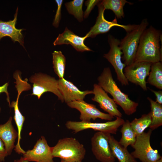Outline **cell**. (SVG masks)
<instances>
[{
  "mask_svg": "<svg viewBox=\"0 0 162 162\" xmlns=\"http://www.w3.org/2000/svg\"><path fill=\"white\" fill-rule=\"evenodd\" d=\"M161 36V31L152 26L146 28L141 37L134 62L151 63L162 62V49L160 44Z\"/></svg>",
  "mask_w": 162,
  "mask_h": 162,
  "instance_id": "obj_1",
  "label": "cell"
},
{
  "mask_svg": "<svg viewBox=\"0 0 162 162\" xmlns=\"http://www.w3.org/2000/svg\"><path fill=\"white\" fill-rule=\"evenodd\" d=\"M97 79L98 84L112 96L116 103L121 106L126 114L130 115L136 112L138 103L130 100L128 95L118 87L109 68H104Z\"/></svg>",
  "mask_w": 162,
  "mask_h": 162,
  "instance_id": "obj_2",
  "label": "cell"
},
{
  "mask_svg": "<svg viewBox=\"0 0 162 162\" xmlns=\"http://www.w3.org/2000/svg\"><path fill=\"white\" fill-rule=\"evenodd\" d=\"M52 148L54 158H59L68 162L82 161L86 153L84 146L73 137L60 139Z\"/></svg>",
  "mask_w": 162,
  "mask_h": 162,
  "instance_id": "obj_3",
  "label": "cell"
},
{
  "mask_svg": "<svg viewBox=\"0 0 162 162\" xmlns=\"http://www.w3.org/2000/svg\"><path fill=\"white\" fill-rule=\"evenodd\" d=\"M148 25L146 19L127 32L126 36L120 41V47L123 52L122 57L126 66L134 62L141 37Z\"/></svg>",
  "mask_w": 162,
  "mask_h": 162,
  "instance_id": "obj_4",
  "label": "cell"
},
{
  "mask_svg": "<svg viewBox=\"0 0 162 162\" xmlns=\"http://www.w3.org/2000/svg\"><path fill=\"white\" fill-rule=\"evenodd\" d=\"M152 131L150 129L147 133L144 132L137 136L135 142L131 146L134 151L130 153L141 162H156L162 158L158 151L151 146L150 139Z\"/></svg>",
  "mask_w": 162,
  "mask_h": 162,
  "instance_id": "obj_5",
  "label": "cell"
},
{
  "mask_svg": "<svg viewBox=\"0 0 162 162\" xmlns=\"http://www.w3.org/2000/svg\"><path fill=\"white\" fill-rule=\"evenodd\" d=\"M116 117V119L114 121L104 123L68 121L66 122L65 125L68 129L72 130L75 133L91 129L98 131L116 134L118 128L122 125L125 121L122 118Z\"/></svg>",
  "mask_w": 162,
  "mask_h": 162,
  "instance_id": "obj_6",
  "label": "cell"
},
{
  "mask_svg": "<svg viewBox=\"0 0 162 162\" xmlns=\"http://www.w3.org/2000/svg\"><path fill=\"white\" fill-rule=\"evenodd\" d=\"M29 80L33 83L32 95L36 96L39 99L44 93L50 92L57 96L62 102H64L63 96L58 89V80L54 77L40 73L33 75Z\"/></svg>",
  "mask_w": 162,
  "mask_h": 162,
  "instance_id": "obj_7",
  "label": "cell"
},
{
  "mask_svg": "<svg viewBox=\"0 0 162 162\" xmlns=\"http://www.w3.org/2000/svg\"><path fill=\"white\" fill-rule=\"evenodd\" d=\"M120 41L112 35L108 36V42L110 49L109 52L104 54V57L112 64L116 72L117 79L122 86L129 85V82L124 75L123 69L126 65L122 61L123 52L120 47Z\"/></svg>",
  "mask_w": 162,
  "mask_h": 162,
  "instance_id": "obj_8",
  "label": "cell"
},
{
  "mask_svg": "<svg viewBox=\"0 0 162 162\" xmlns=\"http://www.w3.org/2000/svg\"><path fill=\"white\" fill-rule=\"evenodd\" d=\"M110 134L98 131L91 138L92 152L96 159L101 162H115V161L109 142Z\"/></svg>",
  "mask_w": 162,
  "mask_h": 162,
  "instance_id": "obj_9",
  "label": "cell"
},
{
  "mask_svg": "<svg viewBox=\"0 0 162 162\" xmlns=\"http://www.w3.org/2000/svg\"><path fill=\"white\" fill-rule=\"evenodd\" d=\"M151 63L145 62H134L124 68V73L128 81L139 86L147 91L146 81L150 70Z\"/></svg>",
  "mask_w": 162,
  "mask_h": 162,
  "instance_id": "obj_10",
  "label": "cell"
},
{
  "mask_svg": "<svg viewBox=\"0 0 162 162\" xmlns=\"http://www.w3.org/2000/svg\"><path fill=\"white\" fill-rule=\"evenodd\" d=\"M100 1L97 4L98 7V16L94 25L91 27L89 32L86 35L87 38H94L97 35L106 33L114 26H118L123 28L126 32L132 29L136 25H124L119 24L117 19H115L111 21L106 20L104 17V13L105 9L101 4Z\"/></svg>",
  "mask_w": 162,
  "mask_h": 162,
  "instance_id": "obj_11",
  "label": "cell"
},
{
  "mask_svg": "<svg viewBox=\"0 0 162 162\" xmlns=\"http://www.w3.org/2000/svg\"><path fill=\"white\" fill-rule=\"evenodd\" d=\"M67 104L80 112V118L81 121L90 122L91 119L94 120L97 118L111 121L114 118L111 115L100 111L94 104L88 103L83 100L74 101Z\"/></svg>",
  "mask_w": 162,
  "mask_h": 162,
  "instance_id": "obj_12",
  "label": "cell"
},
{
  "mask_svg": "<svg viewBox=\"0 0 162 162\" xmlns=\"http://www.w3.org/2000/svg\"><path fill=\"white\" fill-rule=\"evenodd\" d=\"M52 151V148L48 145L45 137L42 136L33 148L26 152L22 157L28 162H54Z\"/></svg>",
  "mask_w": 162,
  "mask_h": 162,
  "instance_id": "obj_13",
  "label": "cell"
},
{
  "mask_svg": "<svg viewBox=\"0 0 162 162\" xmlns=\"http://www.w3.org/2000/svg\"><path fill=\"white\" fill-rule=\"evenodd\" d=\"M94 97L92 100L98 103L100 108L113 116L122 118V114L113 99L98 84H94L92 90Z\"/></svg>",
  "mask_w": 162,
  "mask_h": 162,
  "instance_id": "obj_14",
  "label": "cell"
},
{
  "mask_svg": "<svg viewBox=\"0 0 162 162\" xmlns=\"http://www.w3.org/2000/svg\"><path fill=\"white\" fill-rule=\"evenodd\" d=\"M58 81L59 90L63 96L64 102L66 103L83 100L87 95L93 94L92 90H80L72 82L64 78L59 79Z\"/></svg>",
  "mask_w": 162,
  "mask_h": 162,
  "instance_id": "obj_15",
  "label": "cell"
},
{
  "mask_svg": "<svg viewBox=\"0 0 162 162\" xmlns=\"http://www.w3.org/2000/svg\"><path fill=\"white\" fill-rule=\"evenodd\" d=\"M86 38V35L83 37L79 36L66 27L64 32L58 35L53 44L54 46L70 44L78 52L92 51L84 44V40Z\"/></svg>",
  "mask_w": 162,
  "mask_h": 162,
  "instance_id": "obj_16",
  "label": "cell"
},
{
  "mask_svg": "<svg viewBox=\"0 0 162 162\" xmlns=\"http://www.w3.org/2000/svg\"><path fill=\"white\" fill-rule=\"evenodd\" d=\"M18 8L16 10L13 20L3 21L0 20V40L3 37L8 36L15 42L17 41L24 48L23 36L21 33L23 29L16 28L15 27L17 21Z\"/></svg>",
  "mask_w": 162,
  "mask_h": 162,
  "instance_id": "obj_17",
  "label": "cell"
},
{
  "mask_svg": "<svg viewBox=\"0 0 162 162\" xmlns=\"http://www.w3.org/2000/svg\"><path fill=\"white\" fill-rule=\"evenodd\" d=\"M12 117H10L4 124L0 125V139L4 142L8 155H10L15 147L14 142L18 136V132L12 124Z\"/></svg>",
  "mask_w": 162,
  "mask_h": 162,
  "instance_id": "obj_18",
  "label": "cell"
},
{
  "mask_svg": "<svg viewBox=\"0 0 162 162\" xmlns=\"http://www.w3.org/2000/svg\"><path fill=\"white\" fill-rule=\"evenodd\" d=\"M109 142L113 156L117 158L119 162H138L127 148L121 145L111 134L109 136Z\"/></svg>",
  "mask_w": 162,
  "mask_h": 162,
  "instance_id": "obj_19",
  "label": "cell"
},
{
  "mask_svg": "<svg viewBox=\"0 0 162 162\" xmlns=\"http://www.w3.org/2000/svg\"><path fill=\"white\" fill-rule=\"evenodd\" d=\"M20 92H18L16 101H12L10 104L9 106L11 108H14V119L16 124L18 131V139L17 144L15 146L14 150L16 153L18 154H23L25 153L26 152L21 148L20 145V141L21 139V132L25 120V118L21 113L18 107V99Z\"/></svg>",
  "mask_w": 162,
  "mask_h": 162,
  "instance_id": "obj_20",
  "label": "cell"
},
{
  "mask_svg": "<svg viewBox=\"0 0 162 162\" xmlns=\"http://www.w3.org/2000/svg\"><path fill=\"white\" fill-rule=\"evenodd\" d=\"M147 99L150 104L151 123L149 127L152 130L162 125V105L150 97Z\"/></svg>",
  "mask_w": 162,
  "mask_h": 162,
  "instance_id": "obj_21",
  "label": "cell"
},
{
  "mask_svg": "<svg viewBox=\"0 0 162 162\" xmlns=\"http://www.w3.org/2000/svg\"><path fill=\"white\" fill-rule=\"evenodd\" d=\"M122 126L120 130L122 137L118 142L124 147L127 148L129 145L131 146L134 143L136 136L128 120L124 121Z\"/></svg>",
  "mask_w": 162,
  "mask_h": 162,
  "instance_id": "obj_22",
  "label": "cell"
},
{
  "mask_svg": "<svg viewBox=\"0 0 162 162\" xmlns=\"http://www.w3.org/2000/svg\"><path fill=\"white\" fill-rule=\"evenodd\" d=\"M147 82L156 88L162 89V63L159 62L152 64Z\"/></svg>",
  "mask_w": 162,
  "mask_h": 162,
  "instance_id": "obj_23",
  "label": "cell"
},
{
  "mask_svg": "<svg viewBox=\"0 0 162 162\" xmlns=\"http://www.w3.org/2000/svg\"><path fill=\"white\" fill-rule=\"evenodd\" d=\"M100 2L105 10H112L118 19L124 17L123 7L125 4H132L125 0H104L100 1Z\"/></svg>",
  "mask_w": 162,
  "mask_h": 162,
  "instance_id": "obj_24",
  "label": "cell"
},
{
  "mask_svg": "<svg viewBox=\"0 0 162 162\" xmlns=\"http://www.w3.org/2000/svg\"><path fill=\"white\" fill-rule=\"evenodd\" d=\"M151 112L142 115L138 118H135L130 122L131 127L136 136L144 132L151 123Z\"/></svg>",
  "mask_w": 162,
  "mask_h": 162,
  "instance_id": "obj_25",
  "label": "cell"
},
{
  "mask_svg": "<svg viewBox=\"0 0 162 162\" xmlns=\"http://www.w3.org/2000/svg\"><path fill=\"white\" fill-rule=\"evenodd\" d=\"M52 55L54 72L59 79L63 78L66 64L65 57L61 51H55Z\"/></svg>",
  "mask_w": 162,
  "mask_h": 162,
  "instance_id": "obj_26",
  "label": "cell"
},
{
  "mask_svg": "<svg viewBox=\"0 0 162 162\" xmlns=\"http://www.w3.org/2000/svg\"><path fill=\"white\" fill-rule=\"evenodd\" d=\"M84 1L83 0H74L65 4L69 14L73 15L80 22L83 20L82 7Z\"/></svg>",
  "mask_w": 162,
  "mask_h": 162,
  "instance_id": "obj_27",
  "label": "cell"
},
{
  "mask_svg": "<svg viewBox=\"0 0 162 162\" xmlns=\"http://www.w3.org/2000/svg\"><path fill=\"white\" fill-rule=\"evenodd\" d=\"M55 1L57 5V8L52 24L55 27L57 28L59 26L61 18V10L63 0H56Z\"/></svg>",
  "mask_w": 162,
  "mask_h": 162,
  "instance_id": "obj_28",
  "label": "cell"
},
{
  "mask_svg": "<svg viewBox=\"0 0 162 162\" xmlns=\"http://www.w3.org/2000/svg\"><path fill=\"white\" fill-rule=\"evenodd\" d=\"M100 0H87L85 2V5L87 8L85 11L84 17L86 18L94 6L100 1Z\"/></svg>",
  "mask_w": 162,
  "mask_h": 162,
  "instance_id": "obj_29",
  "label": "cell"
},
{
  "mask_svg": "<svg viewBox=\"0 0 162 162\" xmlns=\"http://www.w3.org/2000/svg\"><path fill=\"white\" fill-rule=\"evenodd\" d=\"M8 155L6 150L4 144L0 139V162H4L5 158Z\"/></svg>",
  "mask_w": 162,
  "mask_h": 162,
  "instance_id": "obj_30",
  "label": "cell"
},
{
  "mask_svg": "<svg viewBox=\"0 0 162 162\" xmlns=\"http://www.w3.org/2000/svg\"><path fill=\"white\" fill-rule=\"evenodd\" d=\"M8 83H6L2 86H0V94L4 92L6 93L7 95V100L9 104V106L10 104L9 94L8 92L7 88L8 86ZM1 111V109L0 108V112Z\"/></svg>",
  "mask_w": 162,
  "mask_h": 162,
  "instance_id": "obj_31",
  "label": "cell"
},
{
  "mask_svg": "<svg viewBox=\"0 0 162 162\" xmlns=\"http://www.w3.org/2000/svg\"><path fill=\"white\" fill-rule=\"evenodd\" d=\"M155 94L156 97V102L158 103L162 104V91H156L152 89H150Z\"/></svg>",
  "mask_w": 162,
  "mask_h": 162,
  "instance_id": "obj_32",
  "label": "cell"
},
{
  "mask_svg": "<svg viewBox=\"0 0 162 162\" xmlns=\"http://www.w3.org/2000/svg\"><path fill=\"white\" fill-rule=\"evenodd\" d=\"M14 162H29L28 160L24 159L22 157H21L20 159L15 160Z\"/></svg>",
  "mask_w": 162,
  "mask_h": 162,
  "instance_id": "obj_33",
  "label": "cell"
},
{
  "mask_svg": "<svg viewBox=\"0 0 162 162\" xmlns=\"http://www.w3.org/2000/svg\"><path fill=\"white\" fill-rule=\"evenodd\" d=\"M156 162H162V158H161L160 159L157 161Z\"/></svg>",
  "mask_w": 162,
  "mask_h": 162,
  "instance_id": "obj_34",
  "label": "cell"
},
{
  "mask_svg": "<svg viewBox=\"0 0 162 162\" xmlns=\"http://www.w3.org/2000/svg\"><path fill=\"white\" fill-rule=\"evenodd\" d=\"M61 162H67L63 160H61Z\"/></svg>",
  "mask_w": 162,
  "mask_h": 162,
  "instance_id": "obj_35",
  "label": "cell"
},
{
  "mask_svg": "<svg viewBox=\"0 0 162 162\" xmlns=\"http://www.w3.org/2000/svg\"><path fill=\"white\" fill-rule=\"evenodd\" d=\"M82 162V161H76V162Z\"/></svg>",
  "mask_w": 162,
  "mask_h": 162,
  "instance_id": "obj_36",
  "label": "cell"
}]
</instances>
